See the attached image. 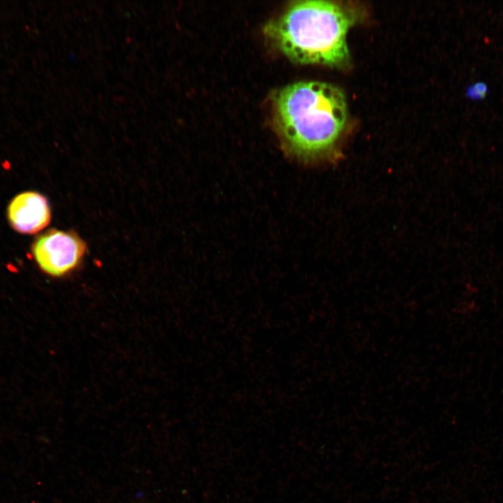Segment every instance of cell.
Returning <instances> with one entry per match:
<instances>
[{
	"instance_id": "cell-1",
	"label": "cell",
	"mask_w": 503,
	"mask_h": 503,
	"mask_svg": "<svg viewBox=\"0 0 503 503\" xmlns=\"http://www.w3.org/2000/svg\"><path fill=\"white\" fill-rule=\"evenodd\" d=\"M273 122L286 155L305 165L333 159L347 119L343 91L332 84L301 81L276 94Z\"/></svg>"
},
{
	"instance_id": "cell-2",
	"label": "cell",
	"mask_w": 503,
	"mask_h": 503,
	"mask_svg": "<svg viewBox=\"0 0 503 503\" xmlns=\"http://www.w3.org/2000/svg\"><path fill=\"white\" fill-rule=\"evenodd\" d=\"M355 15L346 6L321 0L291 3L264 32L291 60L301 64L341 66L349 59L347 42Z\"/></svg>"
},
{
	"instance_id": "cell-3",
	"label": "cell",
	"mask_w": 503,
	"mask_h": 503,
	"mask_svg": "<svg viewBox=\"0 0 503 503\" xmlns=\"http://www.w3.org/2000/svg\"><path fill=\"white\" fill-rule=\"evenodd\" d=\"M86 251V245L77 235L51 230L37 238L32 253L45 273L61 277L78 266Z\"/></svg>"
},
{
	"instance_id": "cell-4",
	"label": "cell",
	"mask_w": 503,
	"mask_h": 503,
	"mask_svg": "<svg viewBox=\"0 0 503 503\" xmlns=\"http://www.w3.org/2000/svg\"><path fill=\"white\" fill-rule=\"evenodd\" d=\"M7 215L13 229L23 234H34L45 228L50 221L47 199L34 191L17 195L10 203Z\"/></svg>"
},
{
	"instance_id": "cell-5",
	"label": "cell",
	"mask_w": 503,
	"mask_h": 503,
	"mask_svg": "<svg viewBox=\"0 0 503 503\" xmlns=\"http://www.w3.org/2000/svg\"><path fill=\"white\" fill-rule=\"evenodd\" d=\"M488 92V87L485 83L476 82L471 85L467 92L468 96L473 99H482Z\"/></svg>"
}]
</instances>
